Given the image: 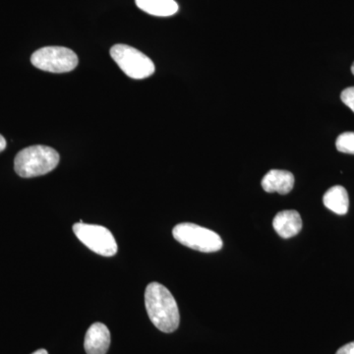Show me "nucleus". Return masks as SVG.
<instances>
[{
  "instance_id": "obj_10",
  "label": "nucleus",
  "mask_w": 354,
  "mask_h": 354,
  "mask_svg": "<svg viewBox=\"0 0 354 354\" xmlns=\"http://www.w3.org/2000/svg\"><path fill=\"white\" fill-rule=\"evenodd\" d=\"M323 203L326 208L337 215H346L349 207L348 191L341 185L330 187L324 195Z\"/></svg>"
},
{
  "instance_id": "obj_4",
  "label": "nucleus",
  "mask_w": 354,
  "mask_h": 354,
  "mask_svg": "<svg viewBox=\"0 0 354 354\" xmlns=\"http://www.w3.org/2000/svg\"><path fill=\"white\" fill-rule=\"evenodd\" d=\"M111 55L120 68L133 79H145L153 75L155 64L146 55L127 44H115Z\"/></svg>"
},
{
  "instance_id": "obj_6",
  "label": "nucleus",
  "mask_w": 354,
  "mask_h": 354,
  "mask_svg": "<svg viewBox=\"0 0 354 354\" xmlns=\"http://www.w3.org/2000/svg\"><path fill=\"white\" fill-rule=\"evenodd\" d=\"M73 232L77 239L93 252L104 257H113L118 253V246L115 239L106 227L77 223L73 225Z\"/></svg>"
},
{
  "instance_id": "obj_2",
  "label": "nucleus",
  "mask_w": 354,
  "mask_h": 354,
  "mask_svg": "<svg viewBox=\"0 0 354 354\" xmlns=\"http://www.w3.org/2000/svg\"><path fill=\"white\" fill-rule=\"evenodd\" d=\"M59 155L50 147L37 145L23 149L14 160L16 174L24 178L44 176L57 167Z\"/></svg>"
},
{
  "instance_id": "obj_13",
  "label": "nucleus",
  "mask_w": 354,
  "mask_h": 354,
  "mask_svg": "<svg viewBox=\"0 0 354 354\" xmlns=\"http://www.w3.org/2000/svg\"><path fill=\"white\" fill-rule=\"evenodd\" d=\"M342 102L354 113V87L346 88L341 94Z\"/></svg>"
},
{
  "instance_id": "obj_1",
  "label": "nucleus",
  "mask_w": 354,
  "mask_h": 354,
  "mask_svg": "<svg viewBox=\"0 0 354 354\" xmlns=\"http://www.w3.org/2000/svg\"><path fill=\"white\" fill-rule=\"evenodd\" d=\"M145 305L149 318L162 332H174L180 322L178 306L171 291L158 283H151L145 291Z\"/></svg>"
},
{
  "instance_id": "obj_9",
  "label": "nucleus",
  "mask_w": 354,
  "mask_h": 354,
  "mask_svg": "<svg viewBox=\"0 0 354 354\" xmlns=\"http://www.w3.org/2000/svg\"><path fill=\"white\" fill-rule=\"evenodd\" d=\"M261 184L266 192H277L281 195H286L295 186V176L288 171L272 169L263 177Z\"/></svg>"
},
{
  "instance_id": "obj_16",
  "label": "nucleus",
  "mask_w": 354,
  "mask_h": 354,
  "mask_svg": "<svg viewBox=\"0 0 354 354\" xmlns=\"http://www.w3.org/2000/svg\"><path fill=\"white\" fill-rule=\"evenodd\" d=\"M32 354H48V353L46 349H39V351H35V353Z\"/></svg>"
},
{
  "instance_id": "obj_11",
  "label": "nucleus",
  "mask_w": 354,
  "mask_h": 354,
  "mask_svg": "<svg viewBox=\"0 0 354 354\" xmlns=\"http://www.w3.org/2000/svg\"><path fill=\"white\" fill-rule=\"evenodd\" d=\"M136 6L144 12L158 17H169L178 11V4L174 0H135Z\"/></svg>"
},
{
  "instance_id": "obj_8",
  "label": "nucleus",
  "mask_w": 354,
  "mask_h": 354,
  "mask_svg": "<svg viewBox=\"0 0 354 354\" xmlns=\"http://www.w3.org/2000/svg\"><path fill=\"white\" fill-rule=\"evenodd\" d=\"M272 227L279 236L290 239L301 232V216L295 209L279 212L272 221Z\"/></svg>"
},
{
  "instance_id": "obj_15",
  "label": "nucleus",
  "mask_w": 354,
  "mask_h": 354,
  "mask_svg": "<svg viewBox=\"0 0 354 354\" xmlns=\"http://www.w3.org/2000/svg\"><path fill=\"white\" fill-rule=\"evenodd\" d=\"M6 148V140L2 135H0V153Z\"/></svg>"
},
{
  "instance_id": "obj_3",
  "label": "nucleus",
  "mask_w": 354,
  "mask_h": 354,
  "mask_svg": "<svg viewBox=\"0 0 354 354\" xmlns=\"http://www.w3.org/2000/svg\"><path fill=\"white\" fill-rule=\"evenodd\" d=\"M172 235L179 243L200 252H216L223 248L220 235L195 223H179L172 230Z\"/></svg>"
},
{
  "instance_id": "obj_7",
  "label": "nucleus",
  "mask_w": 354,
  "mask_h": 354,
  "mask_svg": "<svg viewBox=\"0 0 354 354\" xmlns=\"http://www.w3.org/2000/svg\"><path fill=\"white\" fill-rule=\"evenodd\" d=\"M111 346V333L102 323H94L85 335L84 348L87 354H106Z\"/></svg>"
},
{
  "instance_id": "obj_12",
  "label": "nucleus",
  "mask_w": 354,
  "mask_h": 354,
  "mask_svg": "<svg viewBox=\"0 0 354 354\" xmlns=\"http://www.w3.org/2000/svg\"><path fill=\"white\" fill-rule=\"evenodd\" d=\"M335 147L341 153L354 155V132H344L337 137Z\"/></svg>"
},
{
  "instance_id": "obj_17",
  "label": "nucleus",
  "mask_w": 354,
  "mask_h": 354,
  "mask_svg": "<svg viewBox=\"0 0 354 354\" xmlns=\"http://www.w3.org/2000/svg\"><path fill=\"white\" fill-rule=\"evenodd\" d=\"M351 72H353V74L354 75V62H353V66H351Z\"/></svg>"
},
{
  "instance_id": "obj_14",
  "label": "nucleus",
  "mask_w": 354,
  "mask_h": 354,
  "mask_svg": "<svg viewBox=\"0 0 354 354\" xmlns=\"http://www.w3.org/2000/svg\"><path fill=\"white\" fill-rule=\"evenodd\" d=\"M335 354H354V342L342 346Z\"/></svg>"
},
{
  "instance_id": "obj_5",
  "label": "nucleus",
  "mask_w": 354,
  "mask_h": 354,
  "mask_svg": "<svg viewBox=\"0 0 354 354\" xmlns=\"http://www.w3.org/2000/svg\"><path fill=\"white\" fill-rule=\"evenodd\" d=\"M31 62L43 71L66 73L76 68L78 57L73 50L64 46H44L32 53Z\"/></svg>"
}]
</instances>
